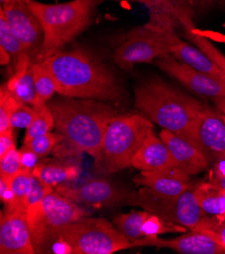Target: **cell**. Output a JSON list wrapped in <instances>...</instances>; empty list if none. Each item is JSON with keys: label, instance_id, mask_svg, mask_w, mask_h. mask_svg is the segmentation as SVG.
<instances>
[{"label": "cell", "instance_id": "b9f144b4", "mask_svg": "<svg viewBox=\"0 0 225 254\" xmlns=\"http://www.w3.org/2000/svg\"><path fill=\"white\" fill-rule=\"evenodd\" d=\"M103 1H108V0H101V2ZM110 1H127V2H137V3H142L146 7L148 5L149 0H110Z\"/></svg>", "mask_w": 225, "mask_h": 254}, {"label": "cell", "instance_id": "e575fe53", "mask_svg": "<svg viewBox=\"0 0 225 254\" xmlns=\"http://www.w3.org/2000/svg\"><path fill=\"white\" fill-rule=\"evenodd\" d=\"M36 116L33 107L26 104H19L11 116V126L13 129H27Z\"/></svg>", "mask_w": 225, "mask_h": 254}, {"label": "cell", "instance_id": "8992f818", "mask_svg": "<svg viewBox=\"0 0 225 254\" xmlns=\"http://www.w3.org/2000/svg\"><path fill=\"white\" fill-rule=\"evenodd\" d=\"M55 246L57 253L112 254L134 244L107 220L82 217L64 228Z\"/></svg>", "mask_w": 225, "mask_h": 254}, {"label": "cell", "instance_id": "ac0fdd59", "mask_svg": "<svg viewBox=\"0 0 225 254\" xmlns=\"http://www.w3.org/2000/svg\"><path fill=\"white\" fill-rule=\"evenodd\" d=\"M160 139L168 147L176 167L190 176L201 173L209 166L210 162L203 152L182 137L163 130Z\"/></svg>", "mask_w": 225, "mask_h": 254}, {"label": "cell", "instance_id": "7a4b0ae2", "mask_svg": "<svg viewBox=\"0 0 225 254\" xmlns=\"http://www.w3.org/2000/svg\"><path fill=\"white\" fill-rule=\"evenodd\" d=\"M47 105L54 115L56 132L73 149L95 159L116 111L101 100L67 96L51 99Z\"/></svg>", "mask_w": 225, "mask_h": 254}, {"label": "cell", "instance_id": "4fadbf2b", "mask_svg": "<svg viewBox=\"0 0 225 254\" xmlns=\"http://www.w3.org/2000/svg\"><path fill=\"white\" fill-rule=\"evenodd\" d=\"M216 5L218 0H162L158 15L148 24L164 31H175L178 25L194 31L195 18Z\"/></svg>", "mask_w": 225, "mask_h": 254}, {"label": "cell", "instance_id": "484cf974", "mask_svg": "<svg viewBox=\"0 0 225 254\" xmlns=\"http://www.w3.org/2000/svg\"><path fill=\"white\" fill-rule=\"evenodd\" d=\"M149 215V212H132L130 214H121L114 218V225L117 229L131 241L145 237L143 225Z\"/></svg>", "mask_w": 225, "mask_h": 254}, {"label": "cell", "instance_id": "3957f363", "mask_svg": "<svg viewBox=\"0 0 225 254\" xmlns=\"http://www.w3.org/2000/svg\"><path fill=\"white\" fill-rule=\"evenodd\" d=\"M135 104L147 119L180 137L191 128L204 108L201 101L158 76L148 77L135 86Z\"/></svg>", "mask_w": 225, "mask_h": 254}, {"label": "cell", "instance_id": "d4e9b609", "mask_svg": "<svg viewBox=\"0 0 225 254\" xmlns=\"http://www.w3.org/2000/svg\"><path fill=\"white\" fill-rule=\"evenodd\" d=\"M33 75L36 89V105L47 104L55 93H58V87L55 78L49 71L40 62L33 64ZM34 106V107H35Z\"/></svg>", "mask_w": 225, "mask_h": 254}, {"label": "cell", "instance_id": "7bdbcfd3", "mask_svg": "<svg viewBox=\"0 0 225 254\" xmlns=\"http://www.w3.org/2000/svg\"><path fill=\"white\" fill-rule=\"evenodd\" d=\"M1 4H7V3H16V2H23V3H29L31 0H0Z\"/></svg>", "mask_w": 225, "mask_h": 254}, {"label": "cell", "instance_id": "5bb4252c", "mask_svg": "<svg viewBox=\"0 0 225 254\" xmlns=\"http://www.w3.org/2000/svg\"><path fill=\"white\" fill-rule=\"evenodd\" d=\"M0 253H36L26 211H4L0 222Z\"/></svg>", "mask_w": 225, "mask_h": 254}, {"label": "cell", "instance_id": "f6af8a7d", "mask_svg": "<svg viewBox=\"0 0 225 254\" xmlns=\"http://www.w3.org/2000/svg\"><path fill=\"white\" fill-rule=\"evenodd\" d=\"M221 118H222V120H223V122H224V124H225V115L221 114Z\"/></svg>", "mask_w": 225, "mask_h": 254}, {"label": "cell", "instance_id": "44dd1931", "mask_svg": "<svg viewBox=\"0 0 225 254\" xmlns=\"http://www.w3.org/2000/svg\"><path fill=\"white\" fill-rule=\"evenodd\" d=\"M34 63L29 54L21 57L14 64V72L10 79L2 84L20 104L30 105L31 107H34L37 101L33 75Z\"/></svg>", "mask_w": 225, "mask_h": 254}, {"label": "cell", "instance_id": "8d00e7d4", "mask_svg": "<svg viewBox=\"0 0 225 254\" xmlns=\"http://www.w3.org/2000/svg\"><path fill=\"white\" fill-rule=\"evenodd\" d=\"M15 147L13 139V130L0 134V157Z\"/></svg>", "mask_w": 225, "mask_h": 254}, {"label": "cell", "instance_id": "ee69618b", "mask_svg": "<svg viewBox=\"0 0 225 254\" xmlns=\"http://www.w3.org/2000/svg\"><path fill=\"white\" fill-rule=\"evenodd\" d=\"M218 5H225V0H218Z\"/></svg>", "mask_w": 225, "mask_h": 254}, {"label": "cell", "instance_id": "60d3db41", "mask_svg": "<svg viewBox=\"0 0 225 254\" xmlns=\"http://www.w3.org/2000/svg\"><path fill=\"white\" fill-rule=\"evenodd\" d=\"M215 107L220 111L221 114L225 115V97H217L213 99Z\"/></svg>", "mask_w": 225, "mask_h": 254}, {"label": "cell", "instance_id": "e0dca14e", "mask_svg": "<svg viewBox=\"0 0 225 254\" xmlns=\"http://www.w3.org/2000/svg\"><path fill=\"white\" fill-rule=\"evenodd\" d=\"M134 181L137 185L147 188L155 194L164 197H178L193 188L190 175L178 167L141 171Z\"/></svg>", "mask_w": 225, "mask_h": 254}, {"label": "cell", "instance_id": "8fae6325", "mask_svg": "<svg viewBox=\"0 0 225 254\" xmlns=\"http://www.w3.org/2000/svg\"><path fill=\"white\" fill-rule=\"evenodd\" d=\"M203 152L210 163L225 161V124L221 115L205 107L191 128L181 136Z\"/></svg>", "mask_w": 225, "mask_h": 254}, {"label": "cell", "instance_id": "d6a6232c", "mask_svg": "<svg viewBox=\"0 0 225 254\" xmlns=\"http://www.w3.org/2000/svg\"><path fill=\"white\" fill-rule=\"evenodd\" d=\"M64 141V138L56 133H47L39 137L32 139L31 141L23 143L28 148H30L39 159L46 156L58 144Z\"/></svg>", "mask_w": 225, "mask_h": 254}, {"label": "cell", "instance_id": "d590c367", "mask_svg": "<svg viewBox=\"0 0 225 254\" xmlns=\"http://www.w3.org/2000/svg\"><path fill=\"white\" fill-rule=\"evenodd\" d=\"M19 153L21 158V166L23 168H27L33 171L35 166L38 163V160H39L38 156L26 145H23V147L19 150Z\"/></svg>", "mask_w": 225, "mask_h": 254}, {"label": "cell", "instance_id": "ab89813d", "mask_svg": "<svg viewBox=\"0 0 225 254\" xmlns=\"http://www.w3.org/2000/svg\"><path fill=\"white\" fill-rule=\"evenodd\" d=\"M10 58H11V55L3 47L0 46V64H1L2 66L8 65L10 62Z\"/></svg>", "mask_w": 225, "mask_h": 254}, {"label": "cell", "instance_id": "f546056e", "mask_svg": "<svg viewBox=\"0 0 225 254\" xmlns=\"http://www.w3.org/2000/svg\"><path fill=\"white\" fill-rule=\"evenodd\" d=\"M187 228L175 224L173 222L167 221L161 218L158 215L149 213L144 225L143 232L146 236H159L166 233H177V232H186Z\"/></svg>", "mask_w": 225, "mask_h": 254}, {"label": "cell", "instance_id": "52a82bcc", "mask_svg": "<svg viewBox=\"0 0 225 254\" xmlns=\"http://www.w3.org/2000/svg\"><path fill=\"white\" fill-rule=\"evenodd\" d=\"M77 204L54 190L41 202L27 208V220L36 253H45L55 244L69 224L85 217Z\"/></svg>", "mask_w": 225, "mask_h": 254}, {"label": "cell", "instance_id": "9a60e30c", "mask_svg": "<svg viewBox=\"0 0 225 254\" xmlns=\"http://www.w3.org/2000/svg\"><path fill=\"white\" fill-rule=\"evenodd\" d=\"M1 9L11 30L29 50V52L38 50L39 53L44 41V30L29 3L16 2L2 4Z\"/></svg>", "mask_w": 225, "mask_h": 254}, {"label": "cell", "instance_id": "6da1fadb", "mask_svg": "<svg viewBox=\"0 0 225 254\" xmlns=\"http://www.w3.org/2000/svg\"><path fill=\"white\" fill-rule=\"evenodd\" d=\"M53 75L61 96L119 101L124 90L114 72L92 51H60L40 62Z\"/></svg>", "mask_w": 225, "mask_h": 254}, {"label": "cell", "instance_id": "836d02e7", "mask_svg": "<svg viewBox=\"0 0 225 254\" xmlns=\"http://www.w3.org/2000/svg\"><path fill=\"white\" fill-rule=\"evenodd\" d=\"M21 167L20 153L15 147L0 157V176H3L7 180H11Z\"/></svg>", "mask_w": 225, "mask_h": 254}, {"label": "cell", "instance_id": "83f0119b", "mask_svg": "<svg viewBox=\"0 0 225 254\" xmlns=\"http://www.w3.org/2000/svg\"><path fill=\"white\" fill-rule=\"evenodd\" d=\"M0 46L3 47L14 58V64L24 55H30L29 50L11 30L2 9H0Z\"/></svg>", "mask_w": 225, "mask_h": 254}, {"label": "cell", "instance_id": "7dc6e473", "mask_svg": "<svg viewBox=\"0 0 225 254\" xmlns=\"http://www.w3.org/2000/svg\"><path fill=\"white\" fill-rule=\"evenodd\" d=\"M220 190V191H221V192H222V193L225 195V190Z\"/></svg>", "mask_w": 225, "mask_h": 254}, {"label": "cell", "instance_id": "1f68e13d", "mask_svg": "<svg viewBox=\"0 0 225 254\" xmlns=\"http://www.w3.org/2000/svg\"><path fill=\"white\" fill-rule=\"evenodd\" d=\"M19 104L2 85L0 90V134L14 130L11 126V116Z\"/></svg>", "mask_w": 225, "mask_h": 254}, {"label": "cell", "instance_id": "603a6c76", "mask_svg": "<svg viewBox=\"0 0 225 254\" xmlns=\"http://www.w3.org/2000/svg\"><path fill=\"white\" fill-rule=\"evenodd\" d=\"M34 174L32 170L21 167L20 170L10 180L12 199L5 206L6 212L26 211L28 199L33 188Z\"/></svg>", "mask_w": 225, "mask_h": 254}, {"label": "cell", "instance_id": "ffe728a7", "mask_svg": "<svg viewBox=\"0 0 225 254\" xmlns=\"http://www.w3.org/2000/svg\"><path fill=\"white\" fill-rule=\"evenodd\" d=\"M132 166L141 171H157L176 167L168 147L153 131L135 154Z\"/></svg>", "mask_w": 225, "mask_h": 254}, {"label": "cell", "instance_id": "9c48e42d", "mask_svg": "<svg viewBox=\"0 0 225 254\" xmlns=\"http://www.w3.org/2000/svg\"><path fill=\"white\" fill-rule=\"evenodd\" d=\"M170 48L165 31L145 24L133 29L115 50L114 61L124 71H131L136 63H151L169 54Z\"/></svg>", "mask_w": 225, "mask_h": 254}, {"label": "cell", "instance_id": "ba28073f", "mask_svg": "<svg viewBox=\"0 0 225 254\" xmlns=\"http://www.w3.org/2000/svg\"><path fill=\"white\" fill-rule=\"evenodd\" d=\"M132 204L190 229H193L205 214L197 200L194 187L178 197L159 196L143 187L137 194H135Z\"/></svg>", "mask_w": 225, "mask_h": 254}, {"label": "cell", "instance_id": "30bf717a", "mask_svg": "<svg viewBox=\"0 0 225 254\" xmlns=\"http://www.w3.org/2000/svg\"><path fill=\"white\" fill-rule=\"evenodd\" d=\"M55 190L75 204L89 207H112L133 202L135 196L127 189L104 179L90 180L78 186L61 184Z\"/></svg>", "mask_w": 225, "mask_h": 254}, {"label": "cell", "instance_id": "4dcf8cb0", "mask_svg": "<svg viewBox=\"0 0 225 254\" xmlns=\"http://www.w3.org/2000/svg\"><path fill=\"white\" fill-rule=\"evenodd\" d=\"M191 230L202 232L225 249V221L218 216L203 217Z\"/></svg>", "mask_w": 225, "mask_h": 254}, {"label": "cell", "instance_id": "cb8c5ba5", "mask_svg": "<svg viewBox=\"0 0 225 254\" xmlns=\"http://www.w3.org/2000/svg\"><path fill=\"white\" fill-rule=\"evenodd\" d=\"M194 192L205 213L213 216H222L225 213V195L209 182L194 187Z\"/></svg>", "mask_w": 225, "mask_h": 254}, {"label": "cell", "instance_id": "f1b7e54d", "mask_svg": "<svg viewBox=\"0 0 225 254\" xmlns=\"http://www.w3.org/2000/svg\"><path fill=\"white\" fill-rule=\"evenodd\" d=\"M185 36L193 45L198 47L213 61V63L220 70L223 78L225 80V55H223L220 51L205 37L198 34L194 31H185Z\"/></svg>", "mask_w": 225, "mask_h": 254}, {"label": "cell", "instance_id": "d6986e66", "mask_svg": "<svg viewBox=\"0 0 225 254\" xmlns=\"http://www.w3.org/2000/svg\"><path fill=\"white\" fill-rule=\"evenodd\" d=\"M165 33L168 38L170 53L175 58L200 72L225 81L218 67L202 50L181 40L175 34V31H165Z\"/></svg>", "mask_w": 225, "mask_h": 254}, {"label": "cell", "instance_id": "bcb514c9", "mask_svg": "<svg viewBox=\"0 0 225 254\" xmlns=\"http://www.w3.org/2000/svg\"><path fill=\"white\" fill-rule=\"evenodd\" d=\"M218 217H220V218H221V219H223V220H224V221H225V213H224V214H223V215H222V216H218Z\"/></svg>", "mask_w": 225, "mask_h": 254}, {"label": "cell", "instance_id": "4316f807", "mask_svg": "<svg viewBox=\"0 0 225 254\" xmlns=\"http://www.w3.org/2000/svg\"><path fill=\"white\" fill-rule=\"evenodd\" d=\"M36 111V116L31 125L26 129L24 142L27 143L32 139L51 133L55 129V119L47 104H42L33 107Z\"/></svg>", "mask_w": 225, "mask_h": 254}, {"label": "cell", "instance_id": "7402d4cb", "mask_svg": "<svg viewBox=\"0 0 225 254\" xmlns=\"http://www.w3.org/2000/svg\"><path fill=\"white\" fill-rule=\"evenodd\" d=\"M79 173L78 166L63 164L55 159L42 160L37 163L33 170V174L39 181L53 188L76 180Z\"/></svg>", "mask_w": 225, "mask_h": 254}, {"label": "cell", "instance_id": "f35d334b", "mask_svg": "<svg viewBox=\"0 0 225 254\" xmlns=\"http://www.w3.org/2000/svg\"><path fill=\"white\" fill-rule=\"evenodd\" d=\"M161 2L162 0H149L148 1L147 8L149 9V12H151V19L158 15L161 7Z\"/></svg>", "mask_w": 225, "mask_h": 254}, {"label": "cell", "instance_id": "2e32d148", "mask_svg": "<svg viewBox=\"0 0 225 254\" xmlns=\"http://www.w3.org/2000/svg\"><path fill=\"white\" fill-rule=\"evenodd\" d=\"M132 242L134 246L148 245L169 248L183 254H225V249L211 237L195 230L176 238L165 239L158 236H146Z\"/></svg>", "mask_w": 225, "mask_h": 254}, {"label": "cell", "instance_id": "74e56055", "mask_svg": "<svg viewBox=\"0 0 225 254\" xmlns=\"http://www.w3.org/2000/svg\"><path fill=\"white\" fill-rule=\"evenodd\" d=\"M209 183L216 189L225 190V174L223 175H213Z\"/></svg>", "mask_w": 225, "mask_h": 254}, {"label": "cell", "instance_id": "277c9868", "mask_svg": "<svg viewBox=\"0 0 225 254\" xmlns=\"http://www.w3.org/2000/svg\"><path fill=\"white\" fill-rule=\"evenodd\" d=\"M101 0H71L56 4L31 0L29 5L40 20L44 41L35 63L42 62L76 39L92 23Z\"/></svg>", "mask_w": 225, "mask_h": 254}, {"label": "cell", "instance_id": "5b68a950", "mask_svg": "<svg viewBox=\"0 0 225 254\" xmlns=\"http://www.w3.org/2000/svg\"><path fill=\"white\" fill-rule=\"evenodd\" d=\"M153 123L140 115H116L108 124L101 149L95 158L96 169L110 174L132 166V160L148 134Z\"/></svg>", "mask_w": 225, "mask_h": 254}, {"label": "cell", "instance_id": "7c38bea8", "mask_svg": "<svg viewBox=\"0 0 225 254\" xmlns=\"http://www.w3.org/2000/svg\"><path fill=\"white\" fill-rule=\"evenodd\" d=\"M155 63L163 72L199 95L212 99L225 97V81L180 62L171 53L158 58Z\"/></svg>", "mask_w": 225, "mask_h": 254}]
</instances>
